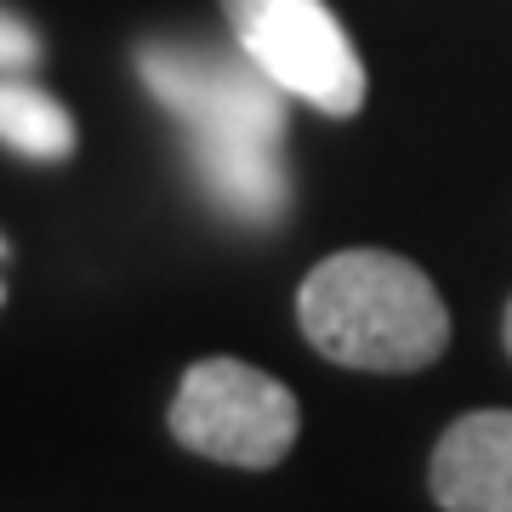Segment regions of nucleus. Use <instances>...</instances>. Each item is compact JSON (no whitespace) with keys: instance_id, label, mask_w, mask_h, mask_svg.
Masks as SVG:
<instances>
[{"instance_id":"obj_1","label":"nucleus","mask_w":512,"mask_h":512,"mask_svg":"<svg viewBox=\"0 0 512 512\" xmlns=\"http://www.w3.org/2000/svg\"><path fill=\"white\" fill-rule=\"evenodd\" d=\"M296 325L330 365L404 376L450 348V308L416 262L393 251H336L302 291Z\"/></svg>"},{"instance_id":"obj_2","label":"nucleus","mask_w":512,"mask_h":512,"mask_svg":"<svg viewBox=\"0 0 512 512\" xmlns=\"http://www.w3.org/2000/svg\"><path fill=\"white\" fill-rule=\"evenodd\" d=\"M296 393L245 359H200L171 399V439L222 467H279L296 444Z\"/></svg>"},{"instance_id":"obj_3","label":"nucleus","mask_w":512,"mask_h":512,"mask_svg":"<svg viewBox=\"0 0 512 512\" xmlns=\"http://www.w3.org/2000/svg\"><path fill=\"white\" fill-rule=\"evenodd\" d=\"M228 35L296 103L353 120L365 109V63L325 0H222Z\"/></svg>"},{"instance_id":"obj_4","label":"nucleus","mask_w":512,"mask_h":512,"mask_svg":"<svg viewBox=\"0 0 512 512\" xmlns=\"http://www.w3.org/2000/svg\"><path fill=\"white\" fill-rule=\"evenodd\" d=\"M137 74L160 109H171L188 131H228V137H262L285 143L291 126V92L268 80L251 57L205 46V40H148L137 52Z\"/></svg>"},{"instance_id":"obj_5","label":"nucleus","mask_w":512,"mask_h":512,"mask_svg":"<svg viewBox=\"0 0 512 512\" xmlns=\"http://www.w3.org/2000/svg\"><path fill=\"white\" fill-rule=\"evenodd\" d=\"M188 160L205 200L228 211L245 228H274L291 211V171L285 143L262 137H228V131H188Z\"/></svg>"},{"instance_id":"obj_6","label":"nucleus","mask_w":512,"mask_h":512,"mask_svg":"<svg viewBox=\"0 0 512 512\" xmlns=\"http://www.w3.org/2000/svg\"><path fill=\"white\" fill-rule=\"evenodd\" d=\"M444 512H512V410H473L444 427L427 461Z\"/></svg>"},{"instance_id":"obj_7","label":"nucleus","mask_w":512,"mask_h":512,"mask_svg":"<svg viewBox=\"0 0 512 512\" xmlns=\"http://www.w3.org/2000/svg\"><path fill=\"white\" fill-rule=\"evenodd\" d=\"M0 143L23 160H69L74 120L69 109L29 80H0Z\"/></svg>"},{"instance_id":"obj_8","label":"nucleus","mask_w":512,"mask_h":512,"mask_svg":"<svg viewBox=\"0 0 512 512\" xmlns=\"http://www.w3.org/2000/svg\"><path fill=\"white\" fill-rule=\"evenodd\" d=\"M35 57H40L35 29H29L18 12H6V6H0V69H29Z\"/></svg>"},{"instance_id":"obj_9","label":"nucleus","mask_w":512,"mask_h":512,"mask_svg":"<svg viewBox=\"0 0 512 512\" xmlns=\"http://www.w3.org/2000/svg\"><path fill=\"white\" fill-rule=\"evenodd\" d=\"M501 342H507V353H512V302H507V319H501Z\"/></svg>"},{"instance_id":"obj_10","label":"nucleus","mask_w":512,"mask_h":512,"mask_svg":"<svg viewBox=\"0 0 512 512\" xmlns=\"http://www.w3.org/2000/svg\"><path fill=\"white\" fill-rule=\"evenodd\" d=\"M0 256H6V245H0Z\"/></svg>"}]
</instances>
